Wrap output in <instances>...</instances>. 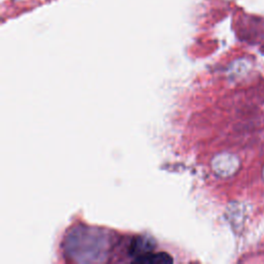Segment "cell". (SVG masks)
I'll list each match as a JSON object with an SVG mask.
<instances>
[{"label": "cell", "instance_id": "obj_1", "mask_svg": "<svg viewBox=\"0 0 264 264\" xmlns=\"http://www.w3.org/2000/svg\"><path fill=\"white\" fill-rule=\"evenodd\" d=\"M135 262H139V263H172L173 262V258L168 254L164 252H159V253H153V252H149L146 253L138 258H136L134 260Z\"/></svg>", "mask_w": 264, "mask_h": 264}, {"label": "cell", "instance_id": "obj_2", "mask_svg": "<svg viewBox=\"0 0 264 264\" xmlns=\"http://www.w3.org/2000/svg\"><path fill=\"white\" fill-rule=\"evenodd\" d=\"M153 249L154 248H153V245L151 244L150 240L140 238V239H136L132 241L129 252L131 255H134L136 258H138L146 253L152 252Z\"/></svg>", "mask_w": 264, "mask_h": 264}]
</instances>
